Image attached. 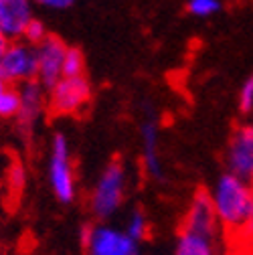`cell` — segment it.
<instances>
[{
  "mask_svg": "<svg viewBox=\"0 0 253 255\" xmlns=\"http://www.w3.org/2000/svg\"><path fill=\"white\" fill-rule=\"evenodd\" d=\"M47 37H49V35H47V28H45V24H43L39 18H33V22L28 24L26 33H24L26 43H33V47H37V45H41V43H43Z\"/></svg>",
  "mask_w": 253,
  "mask_h": 255,
  "instance_id": "cell-18",
  "label": "cell"
},
{
  "mask_svg": "<svg viewBox=\"0 0 253 255\" xmlns=\"http://www.w3.org/2000/svg\"><path fill=\"white\" fill-rule=\"evenodd\" d=\"M49 184L59 203H73L77 195V180H75V168L71 160V148L63 134H55L51 142L49 152Z\"/></svg>",
  "mask_w": 253,
  "mask_h": 255,
  "instance_id": "cell-3",
  "label": "cell"
},
{
  "mask_svg": "<svg viewBox=\"0 0 253 255\" xmlns=\"http://www.w3.org/2000/svg\"><path fill=\"white\" fill-rule=\"evenodd\" d=\"M239 108L243 114L253 112V77H249L239 89Z\"/></svg>",
  "mask_w": 253,
  "mask_h": 255,
  "instance_id": "cell-19",
  "label": "cell"
},
{
  "mask_svg": "<svg viewBox=\"0 0 253 255\" xmlns=\"http://www.w3.org/2000/svg\"><path fill=\"white\" fill-rule=\"evenodd\" d=\"M124 231L128 233L134 241H142L146 235H148V219H146V215L142 213V211H132L130 215H128V219H126V227H124Z\"/></svg>",
  "mask_w": 253,
  "mask_h": 255,
  "instance_id": "cell-14",
  "label": "cell"
},
{
  "mask_svg": "<svg viewBox=\"0 0 253 255\" xmlns=\"http://www.w3.org/2000/svg\"><path fill=\"white\" fill-rule=\"evenodd\" d=\"M8 47H10V41H8L6 37H2V35H0V61H2V57L6 55Z\"/></svg>",
  "mask_w": 253,
  "mask_h": 255,
  "instance_id": "cell-23",
  "label": "cell"
},
{
  "mask_svg": "<svg viewBox=\"0 0 253 255\" xmlns=\"http://www.w3.org/2000/svg\"><path fill=\"white\" fill-rule=\"evenodd\" d=\"M0 77L10 83H30L37 81V51L26 43H10L6 55L0 61Z\"/></svg>",
  "mask_w": 253,
  "mask_h": 255,
  "instance_id": "cell-6",
  "label": "cell"
},
{
  "mask_svg": "<svg viewBox=\"0 0 253 255\" xmlns=\"http://www.w3.org/2000/svg\"><path fill=\"white\" fill-rule=\"evenodd\" d=\"M8 87H10V85H8V83H6L2 77H0V98H2V95L8 91Z\"/></svg>",
  "mask_w": 253,
  "mask_h": 255,
  "instance_id": "cell-24",
  "label": "cell"
},
{
  "mask_svg": "<svg viewBox=\"0 0 253 255\" xmlns=\"http://www.w3.org/2000/svg\"><path fill=\"white\" fill-rule=\"evenodd\" d=\"M211 201L221 227L241 235L253 213V186L225 172L217 178L211 190Z\"/></svg>",
  "mask_w": 253,
  "mask_h": 255,
  "instance_id": "cell-1",
  "label": "cell"
},
{
  "mask_svg": "<svg viewBox=\"0 0 253 255\" xmlns=\"http://www.w3.org/2000/svg\"><path fill=\"white\" fill-rule=\"evenodd\" d=\"M24 168L20 166V164H12L10 166V170H8V184H10V188L12 190H22V186H24Z\"/></svg>",
  "mask_w": 253,
  "mask_h": 255,
  "instance_id": "cell-20",
  "label": "cell"
},
{
  "mask_svg": "<svg viewBox=\"0 0 253 255\" xmlns=\"http://www.w3.org/2000/svg\"><path fill=\"white\" fill-rule=\"evenodd\" d=\"M33 18V6L26 0H0V35L8 41L24 37Z\"/></svg>",
  "mask_w": 253,
  "mask_h": 255,
  "instance_id": "cell-10",
  "label": "cell"
},
{
  "mask_svg": "<svg viewBox=\"0 0 253 255\" xmlns=\"http://www.w3.org/2000/svg\"><path fill=\"white\" fill-rule=\"evenodd\" d=\"M142 156H144V168L152 178H162V160L160 150H158V126L154 120H146L142 124Z\"/></svg>",
  "mask_w": 253,
  "mask_h": 255,
  "instance_id": "cell-12",
  "label": "cell"
},
{
  "mask_svg": "<svg viewBox=\"0 0 253 255\" xmlns=\"http://www.w3.org/2000/svg\"><path fill=\"white\" fill-rule=\"evenodd\" d=\"M241 235L247 237L249 241H253V213H251V217H249V221H247V225H245V229H243Z\"/></svg>",
  "mask_w": 253,
  "mask_h": 255,
  "instance_id": "cell-22",
  "label": "cell"
},
{
  "mask_svg": "<svg viewBox=\"0 0 253 255\" xmlns=\"http://www.w3.org/2000/svg\"><path fill=\"white\" fill-rule=\"evenodd\" d=\"M239 255H249V253H239Z\"/></svg>",
  "mask_w": 253,
  "mask_h": 255,
  "instance_id": "cell-25",
  "label": "cell"
},
{
  "mask_svg": "<svg viewBox=\"0 0 253 255\" xmlns=\"http://www.w3.org/2000/svg\"><path fill=\"white\" fill-rule=\"evenodd\" d=\"M227 172L249 182L253 186V126H239L231 134L227 154H225Z\"/></svg>",
  "mask_w": 253,
  "mask_h": 255,
  "instance_id": "cell-7",
  "label": "cell"
},
{
  "mask_svg": "<svg viewBox=\"0 0 253 255\" xmlns=\"http://www.w3.org/2000/svg\"><path fill=\"white\" fill-rule=\"evenodd\" d=\"M91 85L85 77H63L49 89L47 106L55 116H75L87 108Z\"/></svg>",
  "mask_w": 253,
  "mask_h": 255,
  "instance_id": "cell-4",
  "label": "cell"
},
{
  "mask_svg": "<svg viewBox=\"0 0 253 255\" xmlns=\"http://www.w3.org/2000/svg\"><path fill=\"white\" fill-rule=\"evenodd\" d=\"M186 10L197 18H209L221 10V2L217 0H191L186 4Z\"/></svg>",
  "mask_w": 253,
  "mask_h": 255,
  "instance_id": "cell-17",
  "label": "cell"
},
{
  "mask_svg": "<svg viewBox=\"0 0 253 255\" xmlns=\"http://www.w3.org/2000/svg\"><path fill=\"white\" fill-rule=\"evenodd\" d=\"M126 188H128V172H126L124 164L120 160L110 162L102 170L96 186L91 190L89 197L91 213L100 221L112 219L120 211L126 199Z\"/></svg>",
  "mask_w": 253,
  "mask_h": 255,
  "instance_id": "cell-2",
  "label": "cell"
},
{
  "mask_svg": "<svg viewBox=\"0 0 253 255\" xmlns=\"http://www.w3.org/2000/svg\"><path fill=\"white\" fill-rule=\"evenodd\" d=\"M41 6L51 8V10H65V8H71L73 2L71 0H43Z\"/></svg>",
  "mask_w": 253,
  "mask_h": 255,
  "instance_id": "cell-21",
  "label": "cell"
},
{
  "mask_svg": "<svg viewBox=\"0 0 253 255\" xmlns=\"http://www.w3.org/2000/svg\"><path fill=\"white\" fill-rule=\"evenodd\" d=\"M182 231L186 233H195V235H203L209 239H215L219 233L221 223L217 219L211 195L205 193V190H199V193L193 197L191 205H188V211L184 215V223H182Z\"/></svg>",
  "mask_w": 253,
  "mask_h": 255,
  "instance_id": "cell-9",
  "label": "cell"
},
{
  "mask_svg": "<svg viewBox=\"0 0 253 255\" xmlns=\"http://www.w3.org/2000/svg\"><path fill=\"white\" fill-rule=\"evenodd\" d=\"M83 245L87 255H140L138 241L124 229L110 225H96L83 231Z\"/></svg>",
  "mask_w": 253,
  "mask_h": 255,
  "instance_id": "cell-5",
  "label": "cell"
},
{
  "mask_svg": "<svg viewBox=\"0 0 253 255\" xmlns=\"http://www.w3.org/2000/svg\"><path fill=\"white\" fill-rule=\"evenodd\" d=\"M67 45L59 37L49 35L41 45L35 47L37 51V81L43 87H53L63 79V65H65Z\"/></svg>",
  "mask_w": 253,
  "mask_h": 255,
  "instance_id": "cell-8",
  "label": "cell"
},
{
  "mask_svg": "<svg viewBox=\"0 0 253 255\" xmlns=\"http://www.w3.org/2000/svg\"><path fill=\"white\" fill-rule=\"evenodd\" d=\"M20 112V93L14 87H8V91L0 98V118H18Z\"/></svg>",
  "mask_w": 253,
  "mask_h": 255,
  "instance_id": "cell-16",
  "label": "cell"
},
{
  "mask_svg": "<svg viewBox=\"0 0 253 255\" xmlns=\"http://www.w3.org/2000/svg\"><path fill=\"white\" fill-rule=\"evenodd\" d=\"M20 93V112H18V122L24 128H30L45 112L47 106V95H45V87L39 81H30L20 85L18 89Z\"/></svg>",
  "mask_w": 253,
  "mask_h": 255,
  "instance_id": "cell-11",
  "label": "cell"
},
{
  "mask_svg": "<svg viewBox=\"0 0 253 255\" xmlns=\"http://www.w3.org/2000/svg\"><path fill=\"white\" fill-rule=\"evenodd\" d=\"M174 255H217L215 239L182 231L176 239Z\"/></svg>",
  "mask_w": 253,
  "mask_h": 255,
  "instance_id": "cell-13",
  "label": "cell"
},
{
  "mask_svg": "<svg viewBox=\"0 0 253 255\" xmlns=\"http://www.w3.org/2000/svg\"><path fill=\"white\" fill-rule=\"evenodd\" d=\"M83 69H85L83 53L75 47H69L65 55V65H63V77H83Z\"/></svg>",
  "mask_w": 253,
  "mask_h": 255,
  "instance_id": "cell-15",
  "label": "cell"
}]
</instances>
